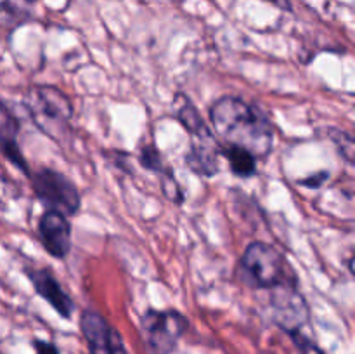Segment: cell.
Here are the masks:
<instances>
[{
	"label": "cell",
	"instance_id": "1",
	"mask_svg": "<svg viewBox=\"0 0 355 354\" xmlns=\"http://www.w3.org/2000/svg\"><path fill=\"white\" fill-rule=\"evenodd\" d=\"M215 139L222 148L245 149L255 158H266L274 146V127L260 108L241 97L224 96L210 108Z\"/></svg>",
	"mask_w": 355,
	"mask_h": 354
},
{
	"label": "cell",
	"instance_id": "2",
	"mask_svg": "<svg viewBox=\"0 0 355 354\" xmlns=\"http://www.w3.org/2000/svg\"><path fill=\"white\" fill-rule=\"evenodd\" d=\"M28 113L42 132L61 141L69 128L73 106L68 96L51 85H35L24 97Z\"/></svg>",
	"mask_w": 355,
	"mask_h": 354
},
{
	"label": "cell",
	"instance_id": "3",
	"mask_svg": "<svg viewBox=\"0 0 355 354\" xmlns=\"http://www.w3.org/2000/svg\"><path fill=\"white\" fill-rule=\"evenodd\" d=\"M241 276L246 285L260 290H270L295 278L288 273L284 257L263 242H253L246 246L241 257Z\"/></svg>",
	"mask_w": 355,
	"mask_h": 354
},
{
	"label": "cell",
	"instance_id": "4",
	"mask_svg": "<svg viewBox=\"0 0 355 354\" xmlns=\"http://www.w3.org/2000/svg\"><path fill=\"white\" fill-rule=\"evenodd\" d=\"M38 200L62 215H75L80 210V193L71 179L52 169H40L31 177Z\"/></svg>",
	"mask_w": 355,
	"mask_h": 354
},
{
	"label": "cell",
	"instance_id": "5",
	"mask_svg": "<svg viewBox=\"0 0 355 354\" xmlns=\"http://www.w3.org/2000/svg\"><path fill=\"white\" fill-rule=\"evenodd\" d=\"M187 326V319L173 309H149L142 316V332L153 354H172Z\"/></svg>",
	"mask_w": 355,
	"mask_h": 354
},
{
	"label": "cell",
	"instance_id": "6",
	"mask_svg": "<svg viewBox=\"0 0 355 354\" xmlns=\"http://www.w3.org/2000/svg\"><path fill=\"white\" fill-rule=\"evenodd\" d=\"M270 309L274 321L290 335L302 332L309 321V305L297 288L295 278L270 288Z\"/></svg>",
	"mask_w": 355,
	"mask_h": 354
},
{
	"label": "cell",
	"instance_id": "7",
	"mask_svg": "<svg viewBox=\"0 0 355 354\" xmlns=\"http://www.w3.org/2000/svg\"><path fill=\"white\" fill-rule=\"evenodd\" d=\"M38 235L45 250L55 259H64L71 248V224L68 217L55 210H47L38 221Z\"/></svg>",
	"mask_w": 355,
	"mask_h": 354
},
{
	"label": "cell",
	"instance_id": "8",
	"mask_svg": "<svg viewBox=\"0 0 355 354\" xmlns=\"http://www.w3.org/2000/svg\"><path fill=\"white\" fill-rule=\"evenodd\" d=\"M28 278H30L35 292H37L42 298H45V301L59 312L61 318H71L73 311H75V304H73L71 297L62 290V287L59 285V281L55 280L54 274H52L51 271L33 269L28 273Z\"/></svg>",
	"mask_w": 355,
	"mask_h": 354
},
{
	"label": "cell",
	"instance_id": "9",
	"mask_svg": "<svg viewBox=\"0 0 355 354\" xmlns=\"http://www.w3.org/2000/svg\"><path fill=\"white\" fill-rule=\"evenodd\" d=\"M80 326H82V333L85 337L90 354H111L113 330L99 312L85 309L80 318Z\"/></svg>",
	"mask_w": 355,
	"mask_h": 354
},
{
	"label": "cell",
	"instance_id": "10",
	"mask_svg": "<svg viewBox=\"0 0 355 354\" xmlns=\"http://www.w3.org/2000/svg\"><path fill=\"white\" fill-rule=\"evenodd\" d=\"M17 134H19V124H17L16 117L10 113L6 104L0 103V153L17 169L28 174L26 160L19 149Z\"/></svg>",
	"mask_w": 355,
	"mask_h": 354
},
{
	"label": "cell",
	"instance_id": "11",
	"mask_svg": "<svg viewBox=\"0 0 355 354\" xmlns=\"http://www.w3.org/2000/svg\"><path fill=\"white\" fill-rule=\"evenodd\" d=\"M186 165L201 177H214L218 172V141L215 137L193 141L186 155Z\"/></svg>",
	"mask_w": 355,
	"mask_h": 354
},
{
	"label": "cell",
	"instance_id": "12",
	"mask_svg": "<svg viewBox=\"0 0 355 354\" xmlns=\"http://www.w3.org/2000/svg\"><path fill=\"white\" fill-rule=\"evenodd\" d=\"M173 111H175L177 120L182 124V127L189 132V135L193 139H205L214 135L210 127L201 118L196 106L186 96H182V94H177L175 99H173Z\"/></svg>",
	"mask_w": 355,
	"mask_h": 354
},
{
	"label": "cell",
	"instance_id": "13",
	"mask_svg": "<svg viewBox=\"0 0 355 354\" xmlns=\"http://www.w3.org/2000/svg\"><path fill=\"white\" fill-rule=\"evenodd\" d=\"M222 155L229 160L232 172L239 177H252L257 172V158L245 149L222 148Z\"/></svg>",
	"mask_w": 355,
	"mask_h": 354
},
{
	"label": "cell",
	"instance_id": "14",
	"mask_svg": "<svg viewBox=\"0 0 355 354\" xmlns=\"http://www.w3.org/2000/svg\"><path fill=\"white\" fill-rule=\"evenodd\" d=\"M162 191L165 193V196L170 201H173L175 205H180L184 201V193L180 189L179 183L173 177V174L170 170H162Z\"/></svg>",
	"mask_w": 355,
	"mask_h": 354
},
{
	"label": "cell",
	"instance_id": "15",
	"mask_svg": "<svg viewBox=\"0 0 355 354\" xmlns=\"http://www.w3.org/2000/svg\"><path fill=\"white\" fill-rule=\"evenodd\" d=\"M139 162H141V165L144 167V169L151 170V172H162L163 170L162 155H159V151L153 144L144 146V148L141 149Z\"/></svg>",
	"mask_w": 355,
	"mask_h": 354
},
{
	"label": "cell",
	"instance_id": "16",
	"mask_svg": "<svg viewBox=\"0 0 355 354\" xmlns=\"http://www.w3.org/2000/svg\"><path fill=\"white\" fill-rule=\"evenodd\" d=\"M331 132V139L336 142V148H338L340 155L347 160L349 163H354V139L352 135L347 134V132L340 130H329Z\"/></svg>",
	"mask_w": 355,
	"mask_h": 354
},
{
	"label": "cell",
	"instance_id": "17",
	"mask_svg": "<svg viewBox=\"0 0 355 354\" xmlns=\"http://www.w3.org/2000/svg\"><path fill=\"white\" fill-rule=\"evenodd\" d=\"M291 339H293L295 346H297L298 353L300 354H324L321 347H319L314 340L305 337L302 332L291 333Z\"/></svg>",
	"mask_w": 355,
	"mask_h": 354
},
{
	"label": "cell",
	"instance_id": "18",
	"mask_svg": "<svg viewBox=\"0 0 355 354\" xmlns=\"http://www.w3.org/2000/svg\"><path fill=\"white\" fill-rule=\"evenodd\" d=\"M33 347L35 354H59L58 347L51 342H45V340H35Z\"/></svg>",
	"mask_w": 355,
	"mask_h": 354
},
{
	"label": "cell",
	"instance_id": "19",
	"mask_svg": "<svg viewBox=\"0 0 355 354\" xmlns=\"http://www.w3.org/2000/svg\"><path fill=\"white\" fill-rule=\"evenodd\" d=\"M111 354H127L125 353L123 340H121V337L118 335L114 330H113V337H111Z\"/></svg>",
	"mask_w": 355,
	"mask_h": 354
},
{
	"label": "cell",
	"instance_id": "20",
	"mask_svg": "<svg viewBox=\"0 0 355 354\" xmlns=\"http://www.w3.org/2000/svg\"><path fill=\"white\" fill-rule=\"evenodd\" d=\"M328 177H329L328 172H321V174H318V176H312L311 179H305L304 184L309 187H319L326 179H328Z\"/></svg>",
	"mask_w": 355,
	"mask_h": 354
},
{
	"label": "cell",
	"instance_id": "21",
	"mask_svg": "<svg viewBox=\"0 0 355 354\" xmlns=\"http://www.w3.org/2000/svg\"><path fill=\"white\" fill-rule=\"evenodd\" d=\"M270 2H276L279 6H288V0H270Z\"/></svg>",
	"mask_w": 355,
	"mask_h": 354
},
{
	"label": "cell",
	"instance_id": "22",
	"mask_svg": "<svg viewBox=\"0 0 355 354\" xmlns=\"http://www.w3.org/2000/svg\"><path fill=\"white\" fill-rule=\"evenodd\" d=\"M26 2H30V3H31V2H37V0H26Z\"/></svg>",
	"mask_w": 355,
	"mask_h": 354
}]
</instances>
